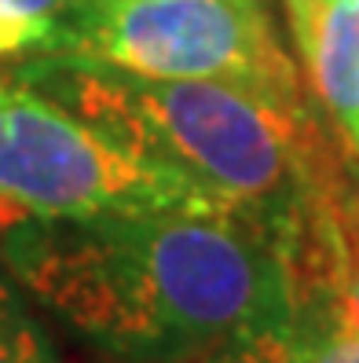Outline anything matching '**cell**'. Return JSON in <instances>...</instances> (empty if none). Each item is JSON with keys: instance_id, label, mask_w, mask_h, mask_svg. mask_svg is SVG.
<instances>
[{"instance_id": "cell-4", "label": "cell", "mask_w": 359, "mask_h": 363, "mask_svg": "<svg viewBox=\"0 0 359 363\" xmlns=\"http://www.w3.org/2000/svg\"><path fill=\"white\" fill-rule=\"evenodd\" d=\"M139 77L224 81L304 103L264 0H92L70 52Z\"/></svg>"}, {"instance_id": "cell-5", "label": "cell", "mask_w": 359, "mask_h": 363, "mask_svg": "<svg viewBox=\"0 0 359 363\" xmlns=\"http://www.w3.org/2000/svg\"><path fill=\"white\" fill-rule=\"evenodd\" d=\"M293 37L315 96L348 151L359 155V0H323Z\"/></svg>"}, {"instance_id": "cell-6", "label": "cell", "mask_w": 359, "mask_h": 363, "mask_svg": "<svg viewBox=\"0 0 359 363\" xmlns=\"http://www.w3.org/2000/svg\"><path fill=\"white\" fill-rule=\"evenodd\" d=\"M89 8L92 0H0V62L70 52Z\"/></svg>"}, {"instance_id": "cell-8", "label": "cell", "mask_w": 359, "mask_h": 363, "mask_svg": "<svg viewBox=\"0 0 359 363\" xmlns=\"http://www.w3.org/2000/svg\"><path fill=\"white\" fill-rule=\"evenodd\" d=\"M341 235H337V264L330 283V323L359 334V206L341 184Z\"/></svg>"}, {"instance_id": "cell-3", "label": "cell", "mask_w": 359, "mask_h": 363, "mask_svg": "<svg viewBox=\"0 0 359 363\" xmlns=\"http://www.w3.org/2000/svg\"><path fill=\"white\" fill-rule=\"evenodd\" d=\"M0 209L15 220H92L217 206L187 180L125 155L33 84L0 81Z\"/></svg>"}, {"instance_id": "cell-1", "label": "cell", "mask_w": 359, "mask_h": 363, "mask_svg": "<svg viewBox=\"0 0 359 363\" xmlns=\"http://www.w3.org/2000/svg\"><path fill=\"white\" fill-rule=\"evenodd\" d=\"M0 257L40 305L125 359L191 363L235 341L304 334L257 213L18 220L4 231Z\"/></svg>"}, {"instance_id": "cell-12", "label": "cell", "mask_w": 359, "mask_h": 363, "mask_svg": "<svg viewBox=\"0 0 359 363\" xmlns=\"http://www.w3.org/2000/svg\"><path fill=\"white\" fill-rule=\"evenodd\" d=\"M11 224H18V220L11 217V213H8V209H0V231H4V228H11Z\"/></svg>"}, {"instance_id": "cell-10", "label": "cell", "mask_w": 359, "mask_h": 363, "mask_svg": "<svg viewBox=\"0 0 359 363\" xmlns=\"http://www.w3.org/2000/svg\"><path fill=\"white\" fill-rule=\"evenodd\" d=\"M283 4H286V15H290V26H293V33H297V30H304L308 18H312L315 11H319L323 0H283Z\"/></svg>"}, {"instance_id": "cell-2", "label": "cell", "mask_w": 359, "mask_h": 363, "mask_svg": "<svg viewBox=\"0 0 359 363\" xmlns=\"http://www.w3.org/2000/svg\"><path fill=\"white\" fill-rule=\"evenodd\" d=\"M23 81L227 213L264 217L341 165L304 103L239 84L139 77L77 55H40Z\"/></svg>"}, {"instance_id": "cell-9", "label": "cell", "mask_w": 359, "mask_h": 363, "mask_svg": "<svg viewBox=\"0 0 359 363\" xmlns=\"http://www.w3.org/2000/svg\"><path fill=\"white\" fill-rule=\"evenodd\" d=\"M304 363H359V334L330 327L323 337L312 341Z\"/></svg>"}, {"instance_id": "cell-11", "label": "cell", "mask_w": 359, "mask_h": 363, "mask_svg": "<svg viewBox=\"0 0 359 363\" xmlns=\"http://www.w3.org/2000/svg\"><path fill=\"white\" fill-rule=\"evenodd\" d=\"M348 191H352V199H355V206H359V173L348 177Z\"/></svg>"}, {"instance_id": "cell-7", "label": "cell", "mask_w": 359, "mask_h": 363, "mask_svg": "<svg viewBox=\"0 0 359 363\" xmlns=\"http://www.w3.org/2000/svg\"><path fill=\"white\" fill-rule=\"evenodd\" d=\"M0 363H59L48 330L26 305L11 272H0Z\"/></svg>"}]
</instances>
